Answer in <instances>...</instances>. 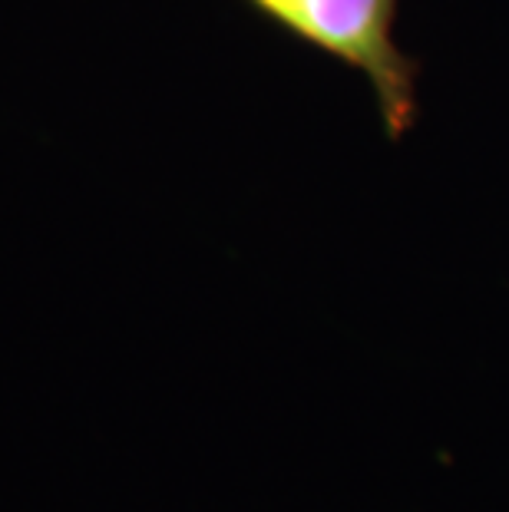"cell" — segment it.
I'll return each mask as SVG.
<instances>
[{
  "mask_svg": "<svg viewBox=\"0 0 509 512\" xmlns=\"http://www.w3.org/2000/svg\"><path fill=\"white\" fill-rule=\"evenodd\" d=\"M285 37L361 73L384 136L400 143L417 123L420 60L397 43L400 0H242Z\"/></svg>",
  "mask_w": 509,
  "mask_h": 512,
  "instance_id": "obj_1",
  "label": "cell"
}]
</instances>
